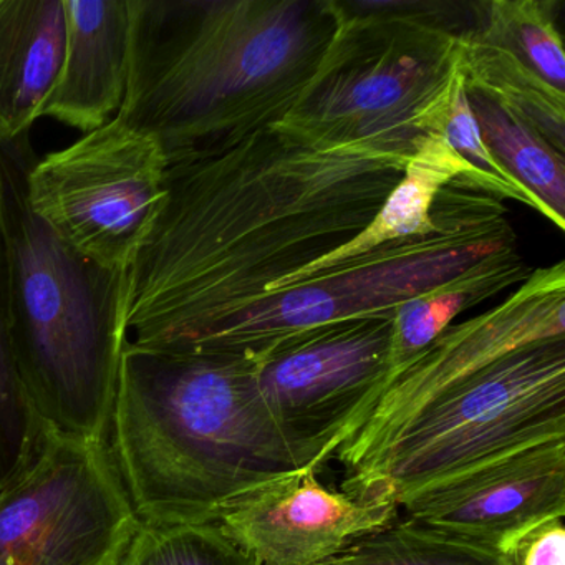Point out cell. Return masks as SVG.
Listing matches in <instances>:
<instances>
[{
  "instance_id": "cell-11",
  "label": "cell",
  "mask_w": 565,
  "mask_h": 565,
  "mask_svg": "<svg viewBox=\"0 0 565 565\" xmlns=\"http://www.w3.org/2000/svg\"><path fill=\"white\" fill-rule=\"evenodd\" d=\"M390 316L343 323L254 363L274 422L329 461L365 423L390 369Z\"/></svg>"
},
{
  "instance_id": "cell-8",
  "label": "cell",
  "mask_w": 565,
  "mask_h": 565,
  "mask_svg": "<svg viewBox=\"0 0 565 565\" xmlns=\"http://www.w3.org/2000/svg\"><path fill=\"white\" fill-rule=\"evenodd\" d=\"M360 12L333 71L289 124L332 140L382 138L415 147L413 115L438 90L456 54L459 34L431 14Z\"/></svg>"
},
{
  "instance_id": "cell-19",
  "label": "cell",
  "mask_w": 565,
  "mask_h": 565,
  "mask_svg": "<svg viewBox=\"0 0 565 565\" xmlns=\"http://www.w3.org/2000/svg\"><path fill=\"white\" fill-rule=\"evenodd\" d=\"M468 90V88H466ZM482 140L499 164L544 203L565 230V157L484 95L468 90Z\"/></svg>"
},
{
  "instance_id": "cell-16",
  "label": "cell",
  "mask_w": 565,
  "mask_h": 565,
  "mask_svg": "<svg viewBox=\"0 0 565 565\" xmlns=\"http://www.w3.org/2000/svg\"><path fill=\"white\" fill-rule=\"evenodd\" d=\"M64 0H0V141L41 120L65 54Z\"/></svg>"
},
{
  "instance_id": "cell-18",
  "label": "cell",
  "mask_w": 565,
  "mask_h": 565,
  "mask_svg": "<svg viewBox=\"0 0 565 565\" xmlns=\"http://www.w3.org/2000/svg\"><path fill=\"white\" fill-rule=\"evenodd\" d=\"M529 276L531 270L512 249L478 264L451 282L399 303L393 310L388 373L435 342L459 313L514 284L524 282Z\"/></svg>"
},
{
  "instance_id": "cell-21",
  "label": "cell",
  "mask_w": 565,
  "mask_h": 565,
  "mask_svg": "<svg viewBox=\"0 0 565 565\" xmlns=\"http://www.w3.org/2000/svg\"><path fill=\"white\" fill-rule=\"evenodd\" d=\"M320 565H509V562L494 548L408 518H396Z\"/></svg>"
},
{
  "instance_id": "cell-9",
  "label": "cell",
  "mask_w": 565,
  "mask_h": 565,
  "mask_svg": "<svg viewBox=\"0 0 565 565\" xmlns=\"http://www.w3.org/2000/svg\"><path fill=\"white\" fill-rule=\"evenodd\" d=\"M140 525L108 445L49 429L0 492V565H118Z\"/></svg>"
},
{
  "instance_id": "cell-4",
  "label": "cell",
  "mask_w": 565,
  "mask_h": 565,
  "mask_svg": "<svg viewBox=\"0 0 565 565\" xmlns=\"http://www.w3.org/2000/svg\"><path fill=\"white\" fill-rule=\"evenodd\" d=\"M35 160L29 135L0 141L15 356L49 429L107 445L128 342V270L82 256L32 211L28 173Z\"/></svg>"
},
{
  "instance_id": "cell-17",
  "label": "cell",
  "mask_w": 565,
  "mask_h": 565,
  "mask_svg": "<svg viewBox=\"0 0 565 565\" xmlns=\"http://www.w3.org/2000/svg\"><path fill=\"white\" fill-rule=\"evenodd\" d=\"M459 57L468 90L524 121L565 157V92L542 81L521 58L478 31L459 34Z\"/></svg>"
},
{
  "instance_id": "cell-5",
  "label": "cell",
  "mask_w": 565,
  "mask_h": 565,
  "mask_svg": "<svg viewBox=\"0 0 565 565\" xmlns=\"http://www.w3.org/2000/svg\"><path fill=\"white\" fill-rule=\"evenodd\" d=\"M439 227L266 297L221 323L191 352L260 362L343 323L390 316L413 297L514 249L502 201L455 183L438 198Z\"/></svg>"
},
{
  "instance_id": "cell-24",
  "label": "cell",
  "mask_w": 565,
  "mask_h": 565,
  "mask_svg": "<svg viewBox=\"0 0 565 565\" xmlns=\"http://www.w3.org/2000/svg\"><path fill=\"white\" fill-rule=\"evenodd\" d=\"M565 515H555L525 532L504 557L509 565H565Z\"/></svg>"
},
{
  "instance_id": "cell-13",
  "label": "cell",
  "mask_w": 565,
  "mask_h": 565,
  "mask_svg": "<svg viewBox=\"0 0 565 565\" xmlns=\"http://www.w3.org/2000/svg\"><path fill=\"white\" fill-rule=\"evenodd\" d=\"M399 509L329 488L307 468L231 499L214 524L257 565H320L390 524Z\"/></svg>"
},
{
  "instance_id": "cell-2",
  "label": "cell",
  "mask_w": 565,
  "mask_h": 565,
  "mask_svg": "<svg viewBox=\"0 0 565 565\" xmlns=\"http://www.w3.org/2000/svg\"><path fill=\"white\" fill-rule=\"evenodd\" d=\"M121 120L168 167L282 120L333 71L355 14L335 0H131Z\"/></svg>"
},
{
  "instance_id": "cell-14",
  "label": "cell",
  "mask_w": 565,
  "mask_h": 565,
  "mask_svg": "<svg viewBox=\"0 0 565 565\" xmlns=\"http://www.w3.org/2000/svg\"><path fill=\"white\" fill-rule=\"evenodd\" d=\"M65 54L41 118L84 134L110 124L130 84L131 0H64Z\"/></svg>"
},
{
  "instance_id": "cell-10",
  "label": "cell",
  "mask_w": 565,
  "mask_h": 565,
  "mask_svg": "<svg viewBox=\"0 0 565 565\" xmlns=\"http://www.w3.org/2000/svg\"><path fill=\"white\" fill-rule=\"evenodd\" d=\"M565 337V263L531 273L512 296L488 312L451 326L395 372L379 402L335 458L343 478L375 461L429 403L502 356L542 340Z\"/></svg>"
},
{
  "instance_id": "cell-7",
  "label": "cell",
  "mask_w": 565,
  "mask_h": 565,
  "mask_svg": "<svg viewBox=\"0 0 565 565\" xmlns=\"http://www.w3.org/2000/svg\"><path fill=\"white\" fill-rule=\"evenodd\" d=\"M160 145L115 117L28 173L32 211L72 249L128 270L167 196Z\"/></svg>"
},
{
  "instance_id": "cell-3",
  "label": "cell",
  "mask_w": 565,
  "mask_h": 565,
  "mask_svg": "<svg viewBox=\"0 0 565 565\" xmlns=\"http://www.w3.org/2000/svg\"><path fill=\"white\" fill-rule=\"evenodd\" d=\"M110 452L138 521L210 524L241 492L326 461L264 406L254 363L127 342Z\"/></svg>"
},
{
  "instance_id": "cell-6",
  "label": "cell",
  "mask_w": 565,
  "mask_h": 565,
  "mask_svg": "<svg viewBox=\"0 0 565 565\" xmlns=\"http://www.w3.org/2000/svg\"><path fill=\"white\" fill-rule=\"evenodd\" d=\"M551 439H565V337L515 350L429 403L342 491L399 509L433 482Z\"/></svg>"
},
{
  "instance_id": "cell-12",
  "label": "cell",
  "mask_w": 565,
  "mask_h": 565,
  "mask_svg": "<svg viewBox=\"0 0 565 565\" xmlns=\"http://www.w3.org/2000/svg\"><path fill=\"white\" fill-rule=\"evenodd\" d=\"M405 518L499 554L525 532L565 515V439L511 449L406 498Z\"/></svg>"
},
{
  "instance_id": "cell-23",
  "label": "cell",
  "mask_w": 565,
  "mask_h": 565,
  "mask_svg": "<svg viewBox=\"0 0 565 565\" xmlns=\"http://www.w3.org/2000/svg\"><path fill=\"white\" fill-rule=\"evenodd\" d=\"M118 565H257L214 522L138 527Z\"/></svg>"
},
{
  "instance_id": "cell-1",
  "label": "cell",
  "mask_w": 565,
  "mask_h": 565,
  "mask_svg": "<svg viewBox=\"0 0 565 565\" xmlns=\"http://www.w3.org/2000/svg\"><path fill=\"white\" fill-rule=\"evenodd\" d=\"M413 150L279 120L168 167L163 206L128 269V342L191 352L290 274L359 236Z\"/></svg>"
},
{
  "instance_id": "cell-22",
  "label": "cell",
  "mask_w": 565,
  "mask_h": 565,
  "mask_svg": "<svg viewBox=\"0 0 565 565\" xmlns=\"http://www.w3.org/2000/svg\"><path fill=\"white\" fill-rule=\"evenodd\" d=\"M486 9L482 38L521 58L542 81L565 92L562 38L554 22V4L539 0H495Z\"/></svg>"
},
{
  "instance_id": "cell-20",
  "label": "cell",
  "mask_w": 565,
  "mask_h": 565,
  "mask_svg": "<svg viewBox=\"0 0 565 565\" xmlns=\"http://www.w3.org/2000/svg\"><path fill=\"white\" fill-rule=\"evenodd\" d=\"M413 130L418 135H436L443 138L459 157L484 174L492 184L499 200H514L547 217L557 230V220L544 203L531 191L519 184L492 157L481 137L478 121L469 107L465 71L458 54L438 90L413 115Z\"/></svg>"
},
{
  "instance_id": "cell-15",
  "label": "cell",
  "mask_w": 565,
  "mask_h": 565,
  "mask_svg": "<svg viewBox=\"0 0 565 565\" xmlns=\"http://www.w3.org/2000/svg\"><path fill=\"white\" fill-rule=\"evenodd\" d=\"M461 178L472 181L499 200L494 184L465 158L459 157L443 138L422 135L409 154L402 180L390 191L372 223L339 249L320 257L306 269L290 274L277 284L273 292L352 263L386 244L435 233L439 227L438 198L449 184Z\"/></svg>"
}]
</instances>
